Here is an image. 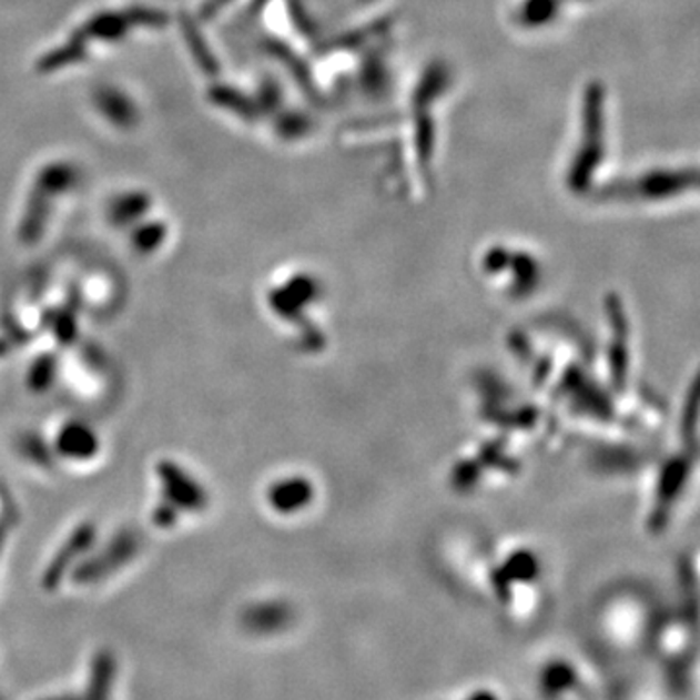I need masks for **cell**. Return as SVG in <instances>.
<instances>
[{
    "mask_svg": "<svg viewBox=\"0 0 700 700\" xmlns=\"http://www.w3.org/2000/svg\"><path fill=\"white\" fill-rule=\"evenodd\" d=\"M134 541L133 539H129V537H119L115 544L111 545V552L103 551L100 555V559L95 560L92 568H84L80 575L82 578L80 580H84V582H95V580H100L103 578V575H108L111 570H115V568L121 567L123 562H126V559L131 557L134 552Z\"/></svg>",
    "mask_w": 700,
    "mask_h": 700,
    "instance_id": "3957f363",
    "label": "cell"
},
{
    "mask_svg": "<svg viewBox=\"0 0 700 700\" xmlns=\"http://www.w3.org/2000/svg\"><path fill=\"white\" fill-rule=\"evenodd\" d=\"M158 475L164 487L165 500L170 503L173 510L199 511L206 506L205 488L199 485L197 479H193L190 473L183 471L182 467L173 461H164L158 465Z\"/></svg>",
    "mask_w": 700,
    "mask_h": 700,
    "instance_id": "6da1fadb",
    "label": "cell"
},
{
    "mask_svg": "<svg viewBox=\"0 0 700 700\" xmlns=\"http://www.w3.org/2000/svg\"><path fill=\"white\" fill-rule=\"evenodd\" d=\"M57 449L69 459H88L98 452V438L87 425H67L59 433Z\"/></svg>",
    "mask_w": 700,
    "mask_h": 700,
    "instance_id": "7a4b0ae2",
    "label": "cell"
}]
</instances>
